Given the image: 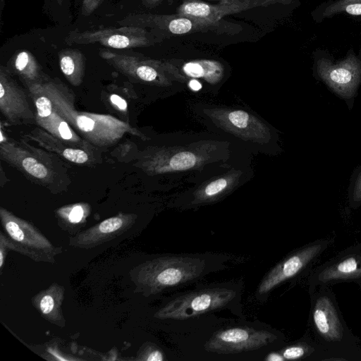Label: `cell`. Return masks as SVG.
<instances>
[{
    "label": "cell",
    "instance_id": "6da1fadb",
    "mask_svg": "<svg viewBox=\"0 0 361 361\" xmlns=\"http://www.w3.org/2000/svg\"><path fill=\"white\" fill-rule=\"evenodd\" d=\"M39 85L57 113L94 147L112 146L127 133L137 135L128 123L113 116L76 109L73 93L59 78H49Z\"/></svg>",
    "mask_w": 361,
    "mask_h": 361
},
{
    "label": "cell",
    "instance_id": "7a4b0ae2",
    "mask_svg": "<svg viewBox=\"0 0 361 361\" xmlns=\"http://www.w3.org/2000/svg\"><path fill=\"white\" fill-rule=\"evenodd\" d=\"M0 158L30 181L49 190H63L71 183L68 170L59 156L24 139L1 141Z\"/></svg>",
    "mask_w": 361,
    "mask_h": 361
},
{
    "label": "cell",
    "instance_id": "3957f363",
    "mask_svg": "<svg viewBox=\"0 0 361 361\" xmlns=\"http://www.w3.org/2000/svg\"><path fill=\"white\" fill-rule=\"evenodd\" d=\"M317 77L351 109L361 85V61L353 54L334 63L322 57L315 62Z\"/></svg>",
    "mask_w": 361,
    "mask_h": 361
},
{
    "label": "cell",
    "instance_id": "277c9868",
    "mask_svg": "<svg viewBox=\"0 0 361 361\" xmlns=\"http://www.w3.org/2000/svg\"><path fill=\"white\" fill-rule=\"evenodd\" d=\"M235 296L224 288L204 289L177 297L157 314L161 319H185L226 305Z\"/></svg>",
    "mask_w": 361,
    "mask_h": 361
},
{
    "label": "cell",
    "instance_id": "5b68a950",
    "mask_svg": "<svg viewBox=\"0 0 361 361\" xmlns=\"http://www.w3.org/2000/svg\"><path fill=\"white\" fill-rule=\"evenodd\" d=\"M152 35L146 29L136 26L107 27L94 31L72 30L65 37L68 45L99 43L112 49L145 47L152 44Z\"/></svg>",
    "mask_w": 361,
    "mask_h": 361
},
{
    "label": "cell",
    "instance_id": "8992f818",
    "mask_svg": "<svg viewBox=\"0 0 361 361\" xmlns=\"http://www.w3.org/2000/svg\"><path fill=\"white\" fill-rule=\"evenodd\" d=\"M35 106L36 123L54 137L72 145L87 149H97L85 139L82 138L55 110L49 97L39 84L25 86Z\"/></svg>",
    "mask_w": 361,
    "mask_h": 361
},
{
    "label": "cell",
    "instance_id": "52a82bcc",
    "mask_svg": "<svg viewBox=\"0 0 361 361\" xmlns=\"http://www.w3.org/2000/svg\"><path fill=\"white\" fill-rule=\"evenodd\" d=\"M204 261L188 257H169L154 261L149 267V280L157 288L175 286L199 276Z\"/></svg>",
    "mask_w": 361,
    "mask_h": 361
},
{
    "label": "cell",
    "instance_id": "ba28073f",
    "mask_svg": "<svg viewBox=\"0 0 361 361\" xmlns=\"http://www.w3.org/2000/svg\"><path fill=\"white\" fill-rule=\"evenodd\" d=\"M29 94L11 77L3 66L0 68V111L12 125L36 123V114L29 102Z\"/></svg>",
    "mask_w": 361,
    "mask_h": 361
},
{
    "label": "cell",
    "instance_id": "9c48e42d",
    "mask_svg": "<svg viewBox=\"0 0 361 361\" xmlns=\"http://www.w3.org/2000/svg\"><path fill=\"white\" fill-rule=\"evenodd\" d=\"M275 338L276 336L267 331L233 327L215 333L206 343L205 348L217 353H240L258 349Z\"/></svg>",
    "mask_w": 361,
    "mask_h": 361
},
{
    "label": "cell",
    "instance_id": "30bf717a",
    "mask_svg": "<svg viewBox=\"0 0 361 361\" xmlns=\"http://www.w3.org/2000/svg\"><path fill=\"white\" fill-rule=\"evenodd\" d=\"M118 23L121 26H136L145 29L149 27L164 30L176 35L204 31L216 25L215 23L190 18L177 13L176 15L130 14Z\"/></svg>",
    "mask_w": 361,
    "mask_h": 361
},
{
    "label": "cell",
    "instance_id": "8fae6325",
    "mask_svg": "<svg viewBox=\"0 0 361 361\" xmlns=\"http://www.w3.org/2000/svg\"><path fill=\"white\" fill-rule=\"evenodd\" d=\"M23 139L33 141L42 148L66 160L78 164H92L102 161L96 149H87L57 138L42 128H35L23 136Z\"/></svg>",
    "mask_w": 361,
    "mask_h": 361
},
{
    "label": "cell",
    "instance_id": "7c38bea8",
    "mask_svg": "<svg viewBox=\"0 0 361 361\" xmlns=\"http://www.w3.org/2000/svg\"><path fill=\"white\" fill-rule=\"evenodd\" d=\"M99 56L123 74L147 82L164 78L161 62L156 60L118 54L109 49H100Z\"/></svg>",
    "mask_w": 361,
    "mask_h": 361
},
{
    "label": "cell",
    "instance_id": "4fadbf2b",
    "mask_svg": "<svg viewBox=\"0 0 361 361\" xmlns=\"http://www.w3.org/2000/svg\"><path fill=\"white\" fill-rule=\"evenodd\" d=\"M263 6L258 0H244L236 3L209 4L201 0H184L177 8V14L217 24L224 16L251 8Z\"/></svg>",
    "mask_w": 361,
    "mask_h": 361
},
{
    "label": "cell",
    "instance_id": "5bb4252c",
    "mask_svg": "<svg viewBox=\"0 0 361 361\" xmlns=\"http://www.w3.org/2000/svg\"><path fill=\"white\" fill-rule=\"evenodd\" d=\"M323 247L315 243L298 250L274 267L259 286L258 292L266 293L283 281L294 276L310 262Z\"/></svg>",
    "mask_w": 361,
    "mask_h": 361
},
{
    "label": "cell",
    "instance_id": "9a60e30c",
    "mask_svg": "<svg viewBox=\"0 0 361 361\" xmlns=\"http://www.w3.org/2000/svg\"><path fill=\"white\" fill-rule=\"evenodd\" d=\"M313 321L318 332L329 341L340 340L342 326L336 311L330 299L321 297L313 310Z\"/></svg>",
    "mask_w": 361,
    "mask_h": 361
},
{
    "label": "cell",
    "instance_id": "2e32d148",
    "mask_svg": "<svg viewBox=\"0 0 361 361\" xmlns=\"http://www.w3.org/2000/svg\"><path fill=\"white\" fill-rule=\"evenodd\" d=\"M6 68L11 74L18 76L25 86L41 84L49 78L35 57L26 50L16 52L8 61Z\"/></svg>",
    "mask_w": 361,
    "mask_h": 361
},
{
    "label": "cell",
    "instance_id": "e0dca14e",
    "mask_svg": "<svg viewBox=\"0 0 361 361\" xmlns=\"http://www.w3.org/2000/svg\"><path fill=\"white\" fill-rule=\"evenodd\" d=\"M61 71L66 80L74 86H79L85 75V56L77 49H64L59 52Z\"/></svg>",
    "mask_w": 361,
    "mask_h": 361
},
{
    "label": "cell",
    "instance_id": "ac0fdd59",
    "mask_svg": "<svg viewBox=\"0 0 361 361\" xmlns=\"http://www.w3.org/2000/svg\"><path fill=\"white\" fill-rule=\"evenodd\" d=\"M358 278H361V258L357 256L348 257L326 268L319 275L322 282Z\"/></svg>",
    "mask_w": 361,
    "mask_h": 361
},
{
    "label": "cell",
    "instance_id": "d6986e66",
    "mask_svg": "<svg viewBox=\"0 0 361 361\" xmlns=\"http://www.w3.org/2000/svg\"><path fill=\"white\" fill-rule=\"evenodd\" d=\"M181 69L188 76L204 78L207 80H216L223 74V67L219 62L207 59L185 62Z\"/></svg>",
    "mask_w": 361,
    "mask_h": 361
},
{
    "label": "cell",
    "instance_id": "ffe728a7",
    "mask_svg": "<svg viewBox=\"0 0 361 361\" xmlns=\"http://www.w3.org/2000/svg\"><path fill=\"white\" fill-rule=\"evenodd\" d=\"M44 9L56 23L68 24L71 22V0H44Z\"/></svg>",
    "mask_w": 361,
    "mask_h": 361
},
{
    "label": "cell",
    "instance_id": "44dd1931",
    "mask_svg": "<svg viewBox=\"0 0 361 361\" xmlns=\"http://www.w3.org/2000/svg\"><path fill=\"white\" fill-rule=\"evenodd\" d=\"M346 13L353 16L361 15V0H338L329 5L323 12L324 17Z\"/></svg>",
    "mask_w": 361,
    "mask_h": 361
},
{
    "label": "cell",
    "instance_id": "7402d4cb",
    "mask_svg": "<svg viewBox=\"0 0 361 361\" xmlns=\"http://www.w3.org/2000/svg\"><path fill=\"white\" fill-rule=\"evenodd\" d=\"M348 200L350 206L361 205V166L353 172L348 187Z\"/></svg>",
    "mask_w": 361,
    "mask_h": 361
},
{
    "label": "cell",
    "instance_id": "603a6c76",
    "mask_svg": "<svg viewBox=\"0 0 361 361\" xmlns=\"http://www.w3.org/2000/svg\"><path fill=\"white\" fill-rule=\"evenodd\" d=\"M195 161L196 158L192 153L183 152L173 156L169 165L174 170H184L193 166Z\"/></svg>",
    "mask_w": 361,
    "mask_h": 361
},
{
    "label": "cell",
    "instance_id": "cb8c5ba5",
    "mask_svg": "<svg viewBox=\"0 0 361 361\" xmlns=\"http://www.w3.org/2000/svg\"><path fill=\"white\" fill-rule=\"evenodd\" d=\"M228 180L224 178L212 181L204 189L202 197L207 199L216 196L228 187Z\"/></svg>",
    "mask_w": 361,
    "mask_h": 361
},
{
    "label": "cell",
    "instance_id": "d4e9b609",
    "mask_svg": "<svg viewBox=\"0 0 361 361\" xmlns=\"http://www.w3.org/2000/svg\"><path fill=\"white\" fill-rule=\"evenodd\" d=\"M228 117L230 123L238 128H245L250 120L249 114L242 110L233 111L229 113Z\"/></svg>",
    "mask_w": 361,
    "mask_h": 361
},
{
    "label": "cell",
    "instance_id": "484cf974",
    "mask_svg": "<svg viewBox=\"0 0 361 361\" xmlns=\"http://www.w3.org/2000/svg\"><path fill=\"white\" fill-rule=\"evenodd\" d=\"M123 225V220L119 217H111L103 221L99 226L102 233H111L118 230Z\"/></svg>",
    "mask_w": 361,
    "mask_h": 361
},
{
    "label": "cell",
    "instance_id": "4316f807",
    "mask_svg": "<svg viewBox=\"0 0 361 361\" xmlns=\"http://www.w3.org/2000/svg\"><path fill=\"white\" fill-rule=\"evenodd\" d=\"M305 349L300 345H291L285 348L281 355L285 360H296L304 356Z\"/></svg>",
    "mask_w": 361,
    "mask_h": 361
},
{
    "label": "cell",
    "instance_id": "83f0119b",
    "mask_svg": "<svg viewBox=\"0 0 361 361\" xmlns=\"http://www.w3.org/2000/svg\"><path fill=\"white\" fill-rule=\"evenodd\" d=\"M104 0H81L80 11L83 16H88L94 12Z\"/></svg>",
    "mask_w": 361,
    "mask_h": 361
},
{
    "label": "cell",
    "instance_id": "f1b7e54d",
    "mask_svg": "<svg viewBox=\"0 0 361 361\" xmlns=\"http://www.w3.org/2000/svg\"><path fill=\"white\" fill-rule=\"evenodd\" d=\"M84 214V210L82 206L75 205L70 211L68 219L72 223L79 222Z\"/></svg>",
    "mask_w": 361,
    "mask_h": 361
},
{
    "label": "cell",
    "instance_id": "f546056e",
    "mask_svg": "<svg viewBox=\"0 0 361 361\" xmlns=\"http://www.w3.org/2000/svg\"><path fill=\"white\" fill-rule=\"evenodd\" d=\"M54 302L51 296L45 295L40 302V308L44 314H49L53 310Z\"/></svg>",
    "mask_w": 361,
    "mask_h": 361
},
{
    "label": "cell",
    "instance_id": "4dcf8cb0",
    "mask_svg": "<svg viewBox=\"0 0 361 361\" xmlns=\"http://www.w3.org/2000/svg\"><path fill=\"white\" fill-rule=\"evenodd\" d=\"M110 100L118 109L121 111H126L127 109V103L125 99L117 94H111Z\"/></svg>",
    "mask_w": 361,
    "mask_h": 361
},
{
    "label": "cell",
    "instance_id": "1f68e13d",
    "mask_svg": "<svg viewBox=\"0 0 361 361\" xmlns=\"http://www.w3.org/2000/svg\"><path fill=\"white\" fill-rule=\"evenodd\" d=\"M146 360L147 361H162L164 356L160 350L155 349L148 354Z\"/></svg>",
    "mask_w": 361,
    "mask_h": 361
},
{
    "label": "cell",
    "instance_id": "d6a6232c",
    "mask_svg": "<svg viewBox=\"0 0 361 361\" xmlns=\"http://www.w3.org/2000/svg\"><path fill=\"white\" fill-rule=\"evenodd\" d=\"M268 361H283L285 360L281 354L277 353H271L265 358Z\"/></svg>",
    "mask_w": 361,
    "mask_h": 361
},
{
    "label": "cell",
    "instance_id": "836d02e7",
    "mask_svg": "<svg viewBox=\"0 0 361 361\" xmlns=\"http://www.w3.org/2000/svg\"><path fill=\"white\" fill-rule=\"evenodd\" d=\"M145 6L147 8H154L158 6L163 0H141Z\"/></svg>",
    "mask_w": 361,
    "mask_h": 361
},
{
    "label": "cell",
    "instance_id": "e575fe53",
    "mask_svg": "<svg viewBox=\"0 0 361 361\" xmlns=\"http://www.w3.org/2000/svg\"><path fill=\"white\" fill-rule=\"evenodd\" d=\"M263 6H267L276 3H286L292 0H258Z\"/></svg>",
    "mask_w": 361,
    "mask_h": 361
},
{
    "label": "cell",
    "instance_id": "d590c367",
    "mask_svg": "<svg viewBox=\"0 0 361 361\" xmlns=\"http://www.w3.org/2000/svg\"><path fill=\"white\" fill-rule=\"evenodd\" d=\"M190 87L193 90L197 91L202 87V85L198 81L192 80L190 82Z\"/></svg>",
    "mask_w": 361,
    "mask_h": 361
},
{
    "label": "cell",
    "instance_id": "8d00e7d4",
    "mask_svg": "<svg viewBox=\"0 0 361 361\" xmlns=\"http://www.w3.org/2000/svg\"><path fill=\"white\" fill-rule=\"evenodd\" d=\"M213 1H219L220 3H236L243 1L244 0H213Z\"/></svg>",
    "mask_w": 361,
    "mask_h": 361
},
{
    "label": "cell",
    "instance_id": "74e56055",
    "mask_svg": "<svg viewBox=\"0 0 361 361\" xmlns=\"http://www.w3.org/2000/svg\"><path fill=\"white\" fill-rule=\"evenodd\" d=\"M4 4H5V0H1V5H0L1 6V12L3 11Z\"/></svg>",
    "mask_w": 361,
    "mask_h": 361
}]
</instances>
